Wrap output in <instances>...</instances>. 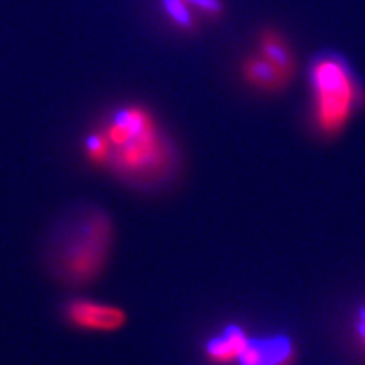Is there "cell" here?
Instances as JSON below:
<instances>
[{"label": "cell", "mask_w": 365, "mask_h": 365, "mask_svg": "<svg viewBox=\"0 0 365 365\" xmlns=\"http://www.w3.org/2000/svg\"><path fill=\"white\" fill-rule=\"evenodd\" d=\"M108 154L105 166L139 186L161 182L175 168V149L143 107H124L103 127Z\"/></svg>", "instance_id": "obj_1"}, {"label": "cell", "mask_w": 365, "mask_h": 365, "mask_svg": "<svg viewBox=\"0 0 365 365\" xmlns=\"http://www.w3.org/2000/svg\"><path fill=\"white\" fill-rule=\"evenodd\" d=\"M113 239L112 220L100 210H85L63 225L53 249L54 271L66 284L85 286L103 271Z\"/></svg>", "instance_id": "obj_2"}, {"label": "cell", "mask_w": 365, "mask_h": 365, "mask_svg": "<svg viewBox=\"0 0 365 365\" xmlns=\"http://www.w3.org/2000/svg\"><path fill=\"white\" fill-rule=\"evenodd\" d=\"M309 80L319 130L327 135L340 134L352 118L360 98L349 65L336 54H323L314 59Z\"/></svg>", "instance_id": "obj_3"}, {"label": "cell", "mask_w": 365, "mask_h": 365, "mask_svg": "<svg viewBox=\"0 0 365 365\" xmlns=\"http://www.w3.org/2000/svg\"><path fill=\"white\" fill-rule=\"evenodd\" d=\"M65 313L73 327L86 331L110 333L124 328L127 323V314L122 308L88 299L71 301Z\"/></svg>", "instance_id": "obj_4"}, {"label": "cell", "mask_w": 365, "mask_h": 365, "mask_svg": "<svg viewBox=\"0 0 365 365\" xmlns=\"http://www.w3.org/2000/svg\"><path fill=\"white\" fill-rule=\"evenodd\" d=\"M294 360V345L289 336L276 335L250 339L237 359L239 365H291Z\"/></svg>", "instance_id": "obj_5"}, {"label": "cell", "mask_w": 365, "mask_h": 365, "mask_svg": "<svg viewBox=\"0 0 365 365\" xmlns=\"http://www.w3.org/2000/svg\"><path fill=\"white\" fill-rule=\"evenodd\" d=\"M249 335L239 325H228L220 335L213 336L205 345V354L213 364L235 362L247 345Z\"/></svg>", "instance_id": "obj_6"}, {"label": "cell", "mask_w": 365, "mask_h": 365, "mask_svg": "<svg viewBox=\"0 0 365 365\" xmlns=\"http://www.w3.org/2000/svg\"><path fill=\"white\" fill-rule=\"evenodd\" d=\"M259 54L291 80L296 70V59L289 44L276 31H264L259 38Z\"/></svg>", "instance_id": "obj_7"}, {"label": "cell", "mask_w": 365, "mask_h": 365, "mask_svg": "<svg viewBox=\"0 0 365 365\" xmlns=\"http://www.w3.org/2000/svg\"><path fill=\"white\" fill-rule=\"evenodd\" d=\"M242 73H244V78L247 80V83L266 91L284 88V85L289 81V78H286L276 66L271 65L261 54L245 59L244 66H242Z\"/></svg>", "instance_id": "obj_8"}, {"label": "cell", "mask_w": 365, "mask_h": 365, "mask_svg": "<svg viewBox=\"0 0 365 365\" xmlns=\"http://www.w3.org/2000/svg\"><path fill=\"white\" fill-rule=\"evenodd\" d=\"M163 6L175 24L182 29H193L195 14L191 12V9L208 16H217L222 12L220 0H163Z\"/></svg>", "instance_id": "obj_9"}, {"label": "cell", "mask_w": 365, "mask_h": 365, "mask_svg": "<svg viewBox=\"0 0 365 365\" xmlns=\"http://www.w3.org/2000/svg\"><path fill=\"white\" fill-rule=\"evenodd\" d=\"M357 333H359V339L362 344L365 345V322L364 319H360L359 325H357Z\"/></svg>", "instance_id": "obj_10"}, {"label": "cell", "mask_w": 365, "mask_h": 365, "mask_svg": "<svg viewBox=\"0 0 365 365\" xmlns=\"http://www.w3.org/2000/svg\"><path fill=\"white\" fill-rule=\"evenodd\" d=\"M360 319H364V322H365V307L360 309Z\"/></svg>", "instance_id": "obj_11"}]
</instances>
